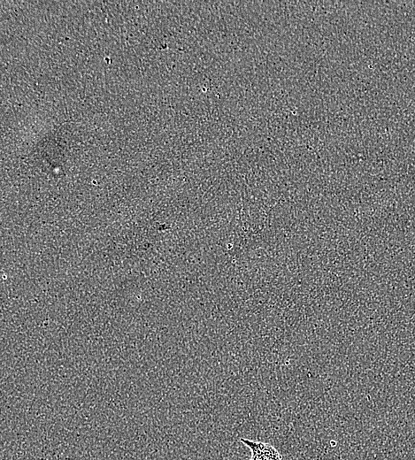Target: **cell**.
<instances>
[{
	"instance_id": "6da1fadb",
	"label": "cell",
	"mask_w": 415,
	"mask_h": 460,
	"mask_svg": "<svg viewBox=\"0 0 415 460\" xmlns=\"http://www.w3.org/2000/svg\"><path fill=\"white\" fill-rule=\"evenodd\" d=\"M241 441L250 449V460H282L280 453L268 443L255 441L244 438H242Z\"/></svg>"
}]
</instances>
